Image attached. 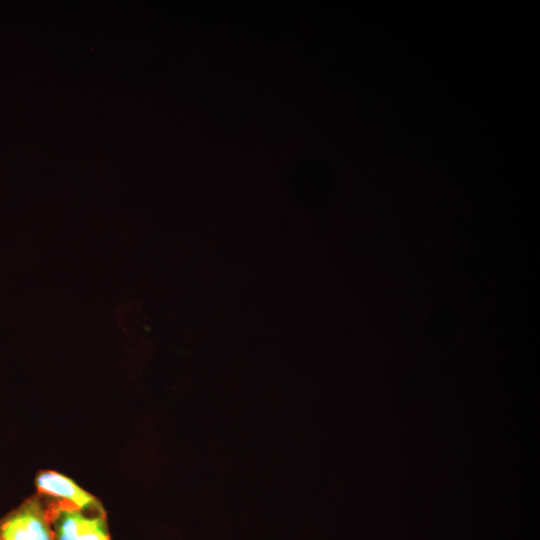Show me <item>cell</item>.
Wrapping results in <instances>:
<instances>
[{"instance_id":"cell-1","label":"cell","mask_w":540,"mask_h":540,"mask_svg":"<svg viewBox=\"0 0 540 540\" xmlns=\"http://www.w3.org/2000/svg\"><path fill=\"white\" fill-rule=\"evenodd\" d=\"M54 540H111L104 508L84 510L48 496Z\"/></svg>"},{"instance_id":"cell-2","label":"cell","mask_w":540,"mask_h":540,"mask_svg":"<svg viewBox=\"0 0 540 540\" xmlns=\"http://www.w3.org/2000/svg\"><path fill=\"white\" fill-rule=\"evenodd\" d=\"M0 540H54L48 496L33 494L1 517Z\"/></svg>"},{"instance_id":"cell-3","label":"cell","mask_w":540,"mask_h":540,"mask_svg":"<svg viewBox=\"0 0 540 540\" xmlns=\"http://www.w3.org/2000/svg\"><path fill=\"white\" fill-rule=\"evenodd\" d=\"M37 493L68 502L80 509L103 508L92 494L78 486L71 478L53 470H42L35 477Z\"/></svg>"}]
</instances>
